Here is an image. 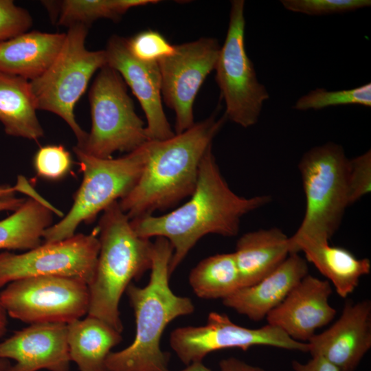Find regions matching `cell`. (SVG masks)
I'll use <instances>...</instances> for the list:
<instances>
[{
  "label": "cell",
  "instance_id": "1",
  "mask_svg": "<svg viewBox=\"0 0 371 371\" xmlns=\"http://www.w3.org/2000/svg\"><path fill=\"white\" fill-rule=\"evenodd\" d=\"M190 199L169 213L131 220L140 237H162L173 252L170 276L196 243L207 234L232 237L239 232L240 219L271 201L269 195L245 197L236 194L222 175L212 146L200 164L198 181Z\"/></svg>",
  "mask_w": 371,
  "mask_h": 371
},
{
  "label": "cell",
  "instance_id": "2",
  "mask_svg": "<svg viewBox=\"0 0 371 371\" xmlns=\"http://www.w3.org/2000/svg\"><path fill=\"white\" fill-rule=\"evenodd\" d=\"M226 120L212 114L170 138L146 143L140 176L118 201L130 220L171 208L192 194L202 158Z\"/></svg>",
  "mask_w": 371,
  "mask_h": 371
},
{
  "label": "cell",
  "instance_id": "3",
  "mask_svg": "<svg viewBox=\"0 0 371 371\" xmlns=\"http://www.w3.org/2000/svg\"><path fill=\"white\" fill-rule=\"evenodd\" d=\"M173 249L168 240L157 237L153 244L152 265L148 284L133 282L126 290L135 319V334L126 348L111 352L109 371H163L170 354L161 350V337L166 326L177 317L192 314L194 305L188 297L176 295L169 284Z\"/></svg>",
  "mask_w": 371,
  "mask_h": 371
},
{
  "label": "cell",
  "instance_id": "4",
  "mask_svg": "<svg viewBox=\"0 0 371 371\" xmlns=\"http://www.w3.org/2000/svg\"><path fill=\"white\" fill-rule=\"evenodd\" d=\"M97 229L100 249L94 276L88 285L87 315L122 333L121 297L133 280L150 269L153 243L135 233L118 201L102 212Z\"/></svg>",
  "mask_w": 371,
  "mask_h": 371
},
{
  "label": "cell",
  "instance_id": "5",
  "mask_svg": "<svg viewBox=\"0 0 371 371\" xmlns=\"http://www.w3.org/2000/svg\"><path fill=\"white\" fill-rule=\"evenodd\" d=\"M146 143L115 159L93 157L74 146L83 175L82 181L67 214L44 232V243L71 237L81 223H91L100 212L124 198L134 187L142 171L147 157Z\"/></svg>",
  "mask_w": 371,
  "mask_h": 371
},
{
  "label": "cell",
  "instance_id": "6",
  "mask_svg": "<svg viewBox=\"0 0 371 371\" xmlns=\"http://www.w3.org/2000/svg\"><path fill=\"white\" fill-rule=\"evenodd\" d=\"M348 158L343 147L328 142L302 157L298 168L305 194L302 221L290 242L303 238L330 240L350 205L347 186Z\"/></svg>",
  "mask_w": 371,
  "mask_h": 371
},
{
  "label": "cell",
  "instance_id": "7",
  "mask_svg": "<svg viewBox=\"0 0 371 371\" xmlns=\"http://www.w3.org/2000/svg\"><path fill=\"white\" fill-rule=\"evenodd\" d=\"M87 33L86 25L69 27L52 64L41 76L30 81L37 110L47 111L61 117L74 133L77 146L83 144L87 133L76 120V104L95 72L106 65L104 50L86 48Z\"/></svg>",
  "mask_w": 371,
  "mask_h": 371
},
{
  "label": "cell",
  "instance_id": "8",
  "mask_svg": "<svg viewBox=\"0 0 371 371\" xmlns=\"http://www.w3.org/2000/svg\"><path fill=\"white\" fill-rule=\"evenodd\" d=\"M91 127L80 146L84 153L111 158L117 152H133L150 141L144 121L135 111L126 83L105 65L95 78L89 93Z\"/></svg>",
  "mask_w": 371,
  "mask_h": 371
},
{
  "label": "cell",
  "instance_id": "9",
  "mask_svg": "<svg viewBox=\"0 0 371 371\" xmlns=\"http://www.w3.org/2000/svg\"><path fill=\"white\" fill-rule=\"evenodd\" d=\"M244 10L245 1H231L227 32L214 70L227 120L248 128L258 122L269 94L259 82L245 49Z\"/></svg>",
  "mask_w": 371,
  "mask_h": 371
},
{
  "label": "cell",
  "instance_id": "10",
  "mask_svg": "<svg viewBox=\"0 0 371 371\" xmlns=\"http://www.w3.org/2000/svg\"><path fill=\"white\" fill-rule=\"evenodd\" d=\"M8 316L23 322L69 324L88 313V285L54 276L29 277L10 282L0 292Z\"/></svg>",
  "mask_w": 371,
  "mask_h": 371
},
{
  "label": "cell",
  "instance_id": "11",
  "mask_svg": "<svg viewBox=\"0 0 371 371\" xmlns=\"http://www.w3.org/2000/svg\"><path fill=\"white\" fill-rule=\"evenodd\" d=\"M98 231L44 243L21 254L0 253V289L19 279L43 276L71 278L89 285L100 249Z\"/></svg>",
  "mask_w": 371,
  "mask_h": 371
},
{
  "label": "cell",
  "instance_id": "12",
  "mask_svg": "<svg viewBox=\"0 0 371 371\" xmlns=\"http://www.w3.org/2000/svg\"><path fill=\"white\" fill-rule=\"evenodd\" d=\"M171 348L186 366L203 361L210 353L227 348L247 350L256 346L276 347L308 352V344L295 341L280 329L267 324L249 328L233 322L225 313L211 312L205 325L174 329L170 335Z\"/></svg>",
  "mask_w": 371,
  "mask_h": 371
},
{
  "label": "cell",
  "instance_id": "13",
  "mask_svg": "<svg viewBox=\"0 0 371 371\" xmlns=\"http://www.w3.org/2000/svg\"><path fill=\"white\" fill-rule=\"evenodd\" d=\"M221 46L215 38L203 37L175 45V52L157 63L161 96L175 114V133L194 124L193 104L207 76L214 70Z\"/></svg>",
  "mask_w": 371,
  "mask_h": 371
},
{
  "label": "cell",
  "instance_id": "14",
  "mask_svg": "<svg viewBox=\"0 0 371 371\" xmlns=\"http://www.w3.org/2000/svg\"><path fill=\"white\" fill-rule=\"evenodd\" d=\"M106 65L115 70L128 85L142 108L149 140H164L172 131L163 109L161 78L157 63L135 58L128 49L126 38L113 35L104 49Z\"/></svg>",
  "mask_w": 371,
  "mask_h": 371
},
{
  "label": "cell",
  "instance_id": "15",
  "mask_svg": "<svg viewBox=\"0 0 371 371\" xmlns=\"http://www.w3.org/2000/svg\"><path fill=\"white\" fill-rule=\"evenodd\" d=\"M306 343L312 357L326 359L339 371H355L371 348V302L348 300L336 322Z\"/></svg>",
  "mask_w": 371,
  "mask_h": 371
},
{
  "label": "cell",
  "instance_id": "16",
  "mask_svg": "<svg viewBox=\"0 0 371 371\" xmlns=\"http://www.w3.org/2000/svg\"><path fill=\"white\" fill-rule=\"evenodd\" d=\"M333 293L330 282L307 274L285 299L266 317L291 339L307 342L317 329L329 324L337 311L328 300Z\"/></svg>",
  "mask_w": 371,
  "mask_h": 371
},
{
  "label": "cell",
  "instance_id": "17",
  "mask_svg": "<svg viewBox=\"0 0 371 371\" xmlns=\"http://www.w3.org/2000/svg\"><path fill=\"white\" fill-rule=\"evenodd\" d=\"M0 359L15 361L6 371H69L67 324H33L15 331L0 342Z\"/></svg>",
  "mask_w": 371,
  "mask_h": 371
},
{
  "label": "cell",
  "instance_id": "18",
  "mask_svg": "<svg viewBox=\"0 0 371 371\" xmlns=\"http://www.w3.org/2000/svg\"><path fill=\"white\" fill-rule=\"evenodd\" d=\"M306 259L291 254L271 273L256 284L242 287L222 300L223 304L253 321L266 318L308 274Z\"/></svg>",
  "mask_w": 371,
  "mask_h": 371
},
{
  "label": "cell",
  "instance_id": "19",
  "mask_svg": "<svg viewBox=\"0 0 371 371\" xmlns=\"http://www.w3.org/2000/svg\"><path fill=\"white\" fill-rule=\"evenodd\" d=\"M289 245L290 254L303 251L306 260L331 282L343 298L355 291L362 276L370 273L368 258H358L347 249L329 245V240L303 238L289 241Z\"/></svg>",
  "mask_w": 371,
  "mask_h": 371
},
{
  "label": "cell",
  "instance_id": "20",
  "mask_svg": "<svg viewBox=\"0 0 371 371\" xmlns=\"http://www.w3.org/2000/svg\"><path fill=\"white\" fill-rule=\"evenodd\" d=\"M65 33L32 31L0 42V71L29 81L41 76L58 56Z\"/></svg>",
  "mask_w": 371,
  "mask_h": 371
},
{
  "label": "cell",
  "instance_id": "21",
  "mask_svg": "<svg viewBox=\"0 0 371 371\" xmlns=\"http://www.w3.org/2000/svg\"><path fill=\"white\" fill-rule=\"evenodd\" d=\"M233 253L241 288L251 286L273 271L289 256V237L277 227L247 232L238 239Z\"/></svg>",
  "mask_w": 371,
  "mask_h": 371
},
{
  "label": "cell",
  "instance_id": "22",
  "mask_svg": "<svg viewBox=\"0 0 371 371\" xmlns=\"http://www.w3.org/2000/svg\"><path fill=\"white\" fill-rule=\"evenodd\" d=\"M122 333L95 317L67 324V343L71 361L79 371H109L106 360L122 340Z\"/></svg>",
  "mask_w": 371,
  "mask_h": 371
},
{
  "label": "cell",
  "instance_id": "23",
  "mask_svg": "<svg viewBox=\"0 0 371 371\" xmlns=\"http://www.w3.org/2000/svg\"><path fill=\"white\" fill-rule=\"evenodd\" d=\"M30 81L0 71V122L10 136L37 140L44 135Z\"/></svg>",
  "mask_w": 371,
  "mask_h": 371
},
{
  "label": "cell",
  "instance_id": "24",
  "mask_svg": "<svg viewBox=\"0 0 371 371\" xmlns=\"http://www.w3.org/2000/svg\"><path fill=\"white\" fill-rule=\"evenodd\" d=\"M53 213L63 214L39 195L25 199L0 221V249L28 251L39 246L44 232L52 225Z\"/></svg>",
  "mask_w": 371,
  "mask_h": 371
},
{
  "label": "cell",
  "instance_id": "25",
  "mask_svg": "<svg viewBox=\"0 0 371 371\" xmlns=\"http://www.w3.org/2000/svg\"><path fill=\"white\" fill-rule=\"evenodd\" d=\"M189 283L202 299L222 300L241 288L234 253L218 254L200 261L190 271Z\"/></svg>",
  "mask_w": 371,
  "mask_h": 371
},
{
  "label": "cell",
  "instance_id": "26",
  "mask_svg": "<svg viewBox=\"0 0 371 371\" xmlns=\"http://www.w3.org/2000/svg\"><path fill=\"white\" fill-rule=\"evenodd\" d=\"M156 0H64L55 3L47 1L50 11L57 12L58 24L71 27L84 25L87 27L100 19L118 21L131 8L157 3Z\"/></svg>",
  "mask_w": 371,
  "mask_h": 371
},
{
  "label": "cell",
  "instance_id": "27",
  "mask_svg": "<svg viewBox=\"0 0 371 371\" xmlns=\"http://www.w3.org/2000/svg\"><path fill=\"white\" fill-rule=\"evenodd\" d=\"M358 104L371 106V83L338 91L317 88L299 98L293 108L297 111L320 110L330 106Z\"/></svg>",
  "mask_w": 371,
  "mask_h": 371
},
{
  "label": "cell",
  "instance_id": "28",
  "mask_svg": "<svg viewBox=\"0 0 371 371\" xmlns=\"http://www.w3.org/2000/svg\"><path fill=\"white\" fill-rule=\"evenodd\" d=\"M128 51L137 60L145 63H158L171 56L175 45L157 31L146 30L126 38Z\"/></svg>",
  "mask_w": 371,
  "mask_h": 371
},
{
  "label": "cell",
  "instance_id": "29",
  "mask_svg": "<svg viewBox=\"0 0 371 371\" xmlns=\"http://www.w3.org/2000/svg\"><path fill=\"white\" fill-rule=\"evenodd\" d=\"M33 165L38 177L46 180L58 181L69 173L72 158L63 146L46 145L35 153Z\"/></svg>",
  "mask_w": 371,
  "mask_h": 371
},
{
  "label": "cell",
  "instance_id": "30",
  "mask_svg": "<svg viewBox=\"0 0 371 371\" xmlns=\"http://www.w3.org/2000/svg\"><path fill=\"white\" fill-rule=\"evenodd\" d=\"M291 12L309 16L341 14L370 7V0H281Z\"/></svg>",
  "mask_w": 371,
  "mask_h": 371
},
{
  "label": "cell",
  "instance_id": "31",
  "mask_svg": "<svg viewBox=\"0 0 371 371\" xmlns=\"http://www.w3.org/2000/svg\"><path fill=\"white\" fill-rule=\"evenodd\" d=\"M347 186L350 205L370 192V150L361 155L348 159Z\"/></svg>",
  "mask_w": 371,
  "mask_h": 371
},
{
  "label": "cell",
  "instance_id": "32",
  "mask_svg": "<svg viewBox=\"0 0 371 371\" xmlns=\"http://www.w3.org/2000/svg\"><path fill=\"white\" fill-rule=\"evenodd\" d=\"M32 25L29 12L12 0H0V42L27 32Z\"/></svg>",
  "mask_w": 371,
  "mask_h": 371
},
{
  "label": "cell",
  "instance_id": "33",
  "mask_svg": "<svg viewBox=\"0 0 371 371\" xmlns=\"http://www.w3.org/2000/svg\"><path fill=\"white\" fill-rule=\"evenodd\" d=\"M291 365L293 371H339L335 365L320 357H312L306 363L293 361Z\"/></svg>",
  "mask_w": 371,
  "mask_h": 371
},
{
  "label": "cell",
  "instance_id": "34",
  "mask_svg": "<svg viewBox=\"0 0 371 371\" xmlns=\"http://www.w3.org/2000/svg\"><path fill=\"white\" fill-rule=\"evenodd\" d=\"M219 368L220 371H266L261 367L251 365L234 357L220 361Z\"/></svg>",
  "mask_w": 371,
  "mask_h": 371
},
{
  "label": "cell",
  "instance_id": "35",
  "mask_svg": "<svg viewBox=\"0 0 371 371\" xmlns=\"http://www.w3.org/2000/svg\"><path fill=\"white\" fill-rule=\"evenodd\" d=\"M27 182L25 179L21 178L18 179L17 184L14 186L10 185H0V199L14 196L16 191L25 192Z\"/></svg>",
  "mask_w": 371,
  "mask_h": 371
},
{
  "label": "cell",
  "instance_id": "36",
  "mask_svg": "<svg viewBox=\"0 0 371 371\" xmlns=\"http://www.w3.org/2000/svg\"><path fill=\"white\" fill-rule=\"evenodd\" d=\"M25 201V199L16 198L15 196L0 199V212H14L23 205Z\"/></svg>",
  "mask_w": 371,
  "mask_h": 371
},
{
  "label": "cell",
  "instance_id": "37",
  "mask_svg": "<svg viewBox=\"0 0 371 371\" xmlns=\"http://www.w3.org/2000/svg\"><path fill=\"white\" fill-rule=\"evenodd\" d=\"M7 326L8 314L2 304L0 296V338L2 337L7 332Z\"/></svg>",
  "mask_w": 371,
  "mask_h": 371
},
{
  "label": "cell",
  "instance_id": "38",
  "mask_svg": "<svg viewBox=\"0 0 371 371\" xmlns=\"http://www.w3.org/2000/svg\"><path fill=\"white\" fill-rule=\"evenodd\" d=\"M163 371H171L168 368ZM179 371H213L205 366L203 361L194 362L186 366L185 368Z\"/></svg>",
  "mask_w": 371,
  "mask_h": 371
},
{
  "label": "cell",
  "instance_id": "39",
  "mask_svg": "<svg viewBox=\"0 0 371 371\" xmlns=\"http://www.w3.org/2000/svg\"><path fill=\"white\" fill-rule=\"evenodd\" d=\"M11 366L9 359H0V371H6Z\"/></svg>",
  "mask_w": 371,
  "mask_h": 371
}]
</instances>
